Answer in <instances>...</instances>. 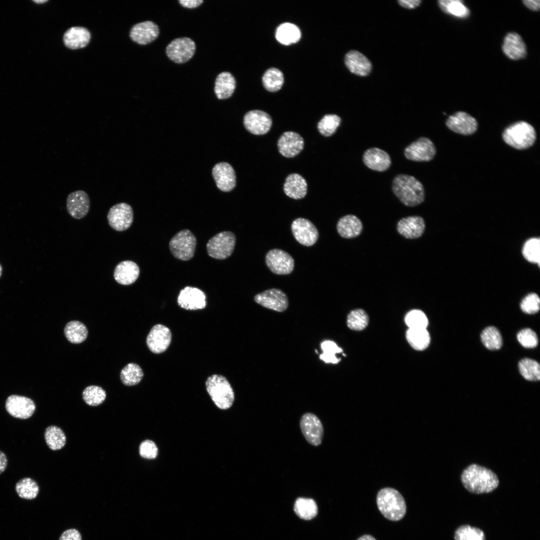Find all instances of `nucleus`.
<instances>
[{
    "instance_id": "nucleus-1",
    "label": "nucleus",
    "mask_w": 540,
    "mask_h": 540,
    "mask_svg": "<svg viewBox=\"0 0 540 540\" xmlns=\"http://www.w3.org/2000/svg\"><path fill=\"white\" fill-rule=\"evenodd\" d=\"M460 480L467 490L477 494L491 492L499 485L498 478L494 472L475 464L468 466L462 471Z\"/></svg>"
},
{
    "instance_id": "nucleus-2",
    "label": "nucleus",
    "mask_w": 540,
    "mask_h": 540,
    "mask_svg": "<svg viewBox=\"0 0 540 540\" xmlns=\"http://www.w3.org/2000/svg\"><path fill=\"white\" fill-rule=\"evenodd\" d=\"M392 190L399 200L408 206H415L424 199V190L422 183L413 176L400 174L392 181Z\"/></svg>"
},
{
    "instance_id": "nucleus-3",
    "label": "nucleus",
    "mask_w": 540,
    "mask_h": 540,
    "mask_svg": "<svg viewBox=\"0 0 540 540\" xmlns=\"http://www.w3.org/2000/svg\"><path fill=\"white\" fill-rule=\"evenodd\" d=\"M376 500L380 512L390 520H400L406 514V506L404 498L393 488L381 489L377 494Z\"/></svg>"
},
{
    "instance_id": "nucleus-4",
    "label": "nucleus",
    "mask_w": 540,
    "mask_h": 540,
    "mask_svg": "<svg viewBox=\"0 0 540 540\" xmlns=\"http://www.w3.org/2000/svg\"><path fill=\"white\" fill-rule=\"evenodd\" d=\"M502 138L510 146L518 150H524L534 143L536 132L531 124L520 121L506 128L502 133Z\"/></svg>"
},
{
    "instance_id": "nucleus-5",
    "label": "nucleus",
    "mask_w": 540,
    "mask_h": 540,
    "mask_svg": "<svg viewBox=\"0 0 540 540\" xmlns=\"http://www.w3.org/2000/svg\"><path fill=\"white\" fill-rule=\"evenodd\" d=\"M206 386L208 394L218 408L226 410L232 406L234 400V392L224 376L213 374L208 378Z\"/></svg>"
},
{
    "instance_id": "nucleus-6",
    "label": "nucleus",
    "mask_w": 540,
    "mask_h": 540,
    "mask_svg": "<svg viewBox=\"0 0 540 540\" xmlns=\"http://www.w3.org/2000/svg\"><path fill=\"white\" fill-rule=\"evenodd\" d=\"M196 244V240L193 233L188 230H183L171 238L169 247L174 258L186 261L194 256Z\"/></svg>"
},
{
    "instance_id": "nucleus-7",
    "label": "nucleus",
    "mask_w": 540,
    "mask_h": 540,
    "mask_svg": "<svg viewBox=\"0 0 540 540\" xmlns=\"http://www.w3.org/2000/svg\"><path fill=\"white\" fill-rule=\"evenodd\" d=\"M236 242V236L233 232L229 231L220 232L208 241L206 244L207 252L214 258L226 259L232 254Z\"/></svg>"
},
{
    "instance_id": "nucleus-8",
    "label": "nucleus",
    "mask_w": 540,
    "mask_h": 540,
    "mask_svg": "<svg viewBox=\"0 0 540 540\" xmlns=\"http://www.w3.org/2000/svg\"><path fill=\"white\" fill-rule=\"evenodd\" d=\"M196 44L191 38L183 37L172 40L166 46V54L168 58L177 64L188 62L194 55Z\"/></svg>"
},
{
    "instance_id": "nucleus-9",
    "label": "nucleus",
    "mask_w": 540,
    "mask_h": 540,
    "mask_svg": "<svg viewBox=\"0 0 540 540\" xmlns=\"http://www.w3.org/2000/svg\"><path fill=\"white\" fill-rule=\"evenodd\" d=\"M107 218L109 225L114 230L118 232L126 230L133 222L132 208L125 202L116 204L109 210Z\"/></svg>"
},
{
    "instance_id": "nucleus-10",
    "label": "nucleus",
    "mask_w": 540,
    "mask_h": 540,
    "mask_svg": "<svg viewBox=\"0 0 540 540\" xmlns=\"http://www.w3.org/2000/svg\"><path fill=\"white\" fill-rule=\"evenodd\" d=\"M268 268L276 274H288L294 268V260L287 252L278 248L270 250L266 256Z\"/></svg>"
},
{
    "instance_id": "nucleus-11",
    "label": "nucleus",
    "mask_w": 540,
    "mask_h": 540,
    "mask_svg": "<svg viewBox=\"0 0 540 540\" xmlns=\"http://www.w3.org/2000/svg\"><path fill=\"white\" fill-rule=\"evenodd\" d=\"M436 153L434 143L428 138L421 137L406 148L405 156L415 162H428L432 160Z\"/></svg>"
},
{
    "instance_id": "nucleus-12",
    "label": "nucleus",
    "mask_w": 540,
    "mask_h": 540,
    "mask_svg": "<svg viewBox=\"0 0 540 540\" xmlns=\"http://www.w3.org/2000/svg\"><path fill=\"white\" fill-rule=\"evenodd\" d=\"M300 427L302 432L310 444L320 445L322 440L324 428L320 420L312 413H306L301 418Z\"/></svg>"
},
{
    "instance_id": "nucleus-13",
    "label": "nucleus",
    "mask_w": 540,
    "mask_h": 540,
    "mask_svg": "<svg viewBox=\"0 0 540 540\" xmlns=\"http://www.w3.org/2000/svg\"><path fill=\"white\" fill-rule=\"evenodd\" d=\"M5 407L10 416L20 419L30 418L36 408L35 403L32 399L16 394L11 395L7 398Z\"/></svg>"
},
{
    "instance_id": "nucleus-14",
    "label": "nucleus",
    "mask_w": 540,
    "mask_h": 540,
    "mask_svg": "<svg viewBox=\"0 0 540 540\" xmlns=\"http://www.w3.org/2000/svg\"><path fill=\"white\" fill-rule=\"evenodd\" d=\"M291 228L294 238L302 245L312 246L318 238L317 228L307 219L300 218L294 220L292 224Z\"/></svg>"
},
{
    "instance_id": "nucleus-15",
    "label": "nucleus",
    "mask_w": 540,
    "mask_h": 540,
    "mask_svg": "<svg viewBox=\"0 0 540 540\" xmlns=\"http://www.w3.org/2000/svg\"><path fill=\"white\" fill-rule=\"evenodd\" d=\"M272 119L268 113L260 110H252L244 116V124L250 133L263 135L268 133L272 126Z\"/></svg>"
},
{
    "instance_id": "nucleus-16",
    "label": "nucleus",
    "mask_w": 540,
    "mask_h": 540,
    "mask_svg": "<svg viewBox=\"0 0 540 540\" xmlns=\"http://www.w3.org/2000/svg\"><path fill=\"white\" fill-rule=\"evenodd\" d=\"M254 300L266 308L278 312L286 310L288 306L286 294L276 288H270L256 294Z\"/></svg>"
},
{
    "instance_id": "nucleus-17",
    "label": "nucleus",
    "mask_w": 540,
    "mask_h": 540,
    "mask_svg": "<svg viewBox=\"0 0 540 540\" xmlns=\"http://www.w3.org/2000/svg\"><path fill=\"white\" fill-rule=\"evenodd\" d=\"M172 340L170 330L161 324L154 325L146 338V344L150 350L154 354L164 352L168 348Z\"/></svg>"
},
{
    "instance_id": "nucleus-18",
    "label": "nucleus",
    "mask_w": 540,
    "mask_h": 540,
    "mask_svg": "<svg viewBox=\"0 0 540 540\" xmlns=\"http://www.w3.org/2000/svg\"><path fill=\"white\" fill-rule=\"evenodd\" d=\"M446 124L451 130L466 136L474 133L478 126L476 120L464 112H458L450 116Z\"/></svg>"
},
{
    "instance_id": "nucleus-19",
    "label": "nucleus",
    "mask_w": 540,
    "mask_h": 540,
    "mask_svg": "<svg viewBox=\"0 0 540 540\" xmlns=\"http://www.w3.org/2000/svg\"><path fill=\"white\" fill-rule=\"evenodd\" d=\"M304 140L298 133L292 131L284 132L278 142L280 153L284 157L290 158L298 154L303 150Z\"/></svg>"
},
{
    "instance_id": "nucleus-20",
    "label": "nucleus",
    "mask_w": 540,
    "mask_h": 540,
    "mask_svg": "<svg viewBox=\"0 0 540 540\" xmlns=\"http://www.w3.org/2000/svg\"><path fill=\"white\" fill-rule=\"evenodd\" d=\"M205 294L195 287L186 286L182 290L178 298V304L188 310L204 308L206 306Z\"/></svg>"
},
{
    "instance_id": "nucleus-21",
    "label": "nucleus",
    "mask_w": 540,
    "mask_h": 540,
    "mask_svg": "<svg viewBox=\"0 0 540 540\" xmlns=\"http://www.w3.org/2000/svg\"><path fill=\"white\" fill-rule=\"evenodd\" d=\"M212 174L218 189L222 191H231L236 185V176L233 168L228 163L222 162L216 164Z\"/></svg>"
},
{
    "instance_id": "nucleus-22",
    "label": "nucleus",
    "mask_w": 540,
    "mask_h": 540,
    "mask_svg": "<svg viewBox=\"0 0 540 540\" xmlns=\"http://www.w3.org/2000/svg\"><path fill=\"white\" fill-rule=\"evenodd\" d=\"M90 201L88 194L78 190L70 193L66 198V208L68 214L76 219L84 217L89 211Z\"/></svg>"
},
{
    "instance_id": "nucleus-23",
    "label": "nucleus",
    "mask_w": 540,
    "mask_h": 540,
    "mask_svg": "<svg viewBox=\"0 0 540 540\" xmlns=\"http://www.w3.org/2000/svg\"><path fill=\"white\" fill-rule=\"evenodd\" d=\"M159 33L158 26L152 21L147 20L134 26L130 32V37L132 41L145 45L154 41Z\"/></svg>"
},
{
    "instance_id": "nucleus-24",
    "label": "nucleus",
    "mask_w": 540,
    "mask_h": 540,
    "mask_svg": "<svg viewBox=\"0 0 540 540\" xmlns=\"http://www.w3.org/2000/svg\"><path fill=\"white\" fill-rule=\"evenodd\" d=\"M426 224L424 218L420 216H410L403 218L397 223L398 232L408 239H416L424 234Z\"/></svg>"
},
{
    "instance_id": "nucleus-25",
    "label": "nucleus",
    "mask_w": 540,
    "mask_h": 540,
    "mask_svg": "<svg viewBox=\"0 0 540 540\" xmlns=\"http://www.w3.org/2000/svg\"><path fill=\"white\" fill-rule=\"evenodd\" d=\"M364 164L370 169L378 172L387 170L391 164V158L385 151L372 148L366 150L363 155Z\"/></svg>"
},
{
    "instance_id": "nucleus-26",
    "label": "nucleus",
    "mask_w": 540,
    "mask_h": 540,
    "mask_svg": "<svg viewBox=\"0 0 540 540\" xmlns=\"http://www.w3.org/2000/svg\"><path fill=\"white\" fill-rule=\"evenodd\" d=\"M502 49L504 54L513 60L524 58L526 54V46L522 38L518 34L514 32L506 35Z\"/></svg>"
},
{
    "instance_id": "nucleus-27",
    "label": "nucleus",
    "mask_w": 540,
    "mask_h": 540,
    "mask_svg": "<svg viewBox=\"0 0 540 540\" xmlns=\"http://www.w3.org/2000/svg\"><path fill=\"white\" fill-rule=\"evenodd\" d=\"M140 272V268L136 262L126 260L118 264L114 270V277L120 284L130 285L137 280Z\"/></svg>"
},
{
    "instance_id": "nucleus-28",
    "label": "nucleus",
    "mask_w": 540,
    "mask_h": 540,
    "mask_svg": "<svg viewBox=\"0 0 540 540\" xmlns=\"http://www.w3.org/2000/svg\"><path fill=\"white\" fill-rule=\"evenodd\" d=\"M344 62L350 71L358 76H366L372 70L369 60L357 50H350L345 56Z\"/></svg>"
},
{
    "instance_id": "nucleus-29",
    "label": "nucleus",
    "mask_w": 540,
    "mask_h": 540,
    "mask_svg": "<svg viewBox=\"0 0 540 540\" xmlns=\"http://www.w3.org/2000/svg\"><path fill=\"white\" fill-rule=\"evenodd\" d=\"M90 39V34L85 28L74 26L68 30L64 35V42L68 48L76 50L86 46Z\"/></svg>"
},
{
    "instance_id": "nucleus-30",
    "label": "nucleus",
    "mask_w": 540,
    "mask_h": 540,
    "mask_svg": "<svg viewBox=\"0 0 540 540\" xmlns=\"http://www.w3.org/2000/svg\"><path fill=\"white\" fill-rule=\"evenodd\" d=\"M362 228L361 220L353 214H348L342 217L336 224L338 234L346 238L357 237L361 234Z\"/></svg>"
},
{
    "instance_id": "nucleus-31",
    "label": "nucleus",
    "mask_w": 540,
    "mask_h": 540,
    "mask_svg": "<svg viewBox=\"0 0 540 540\" xmlns=\"http://www.w3.org/2000/svg\"><path fill=\"white\" fill-rule=\"evenodd\" d=\"M307 182L305 179L296 173L289 174L284 185L285 194L295 200L304 198L307 193Z\"/></svg>"
},
{
    "instance_id": "nucleus-32",
    "label": "nucleus",
    "mask_w": 540,
    "mask_h": 540,
    "mask_svg": "<svg viewBox=\"0 0 540 540\" xmlns=\"http://www.w3.org/2000/svg\"><path fill=\"white\" fill-rule=\"evenodd\" d=\"M236 86L235 78L230 72H224L218 74L216 79L214 90L220 100L230 98Z\"/></svg>"
},
{
    "instance_id": "nucleus-33",
    "label": "nucleus",
    "mask_w": 540,
    "mask_h": 540,
    "mask_svg": "<svg viewBox=\"0 0 540 540\" xmlns=\"http://www.w3.org/2000/svg\"><path fill=\"white\" fill-rule=\"evenodd\" d=\"M301 38V32L296 24L290 22H284L280 24L276 31V38L280 43L284 45L297 42Z\"/></svg>"
},
{
    "instance_id": "nucleus-34",
    "label": "nucleus",
    "mask_w": 540,
    "mask_h": 540,
    "mask_svg": "<svg viewBox=\"0 0 540 540\" xmlns=\"http://www.w3.org/2000/svg\"><path fill=\"white\" fill-rule=\"evenodd\" d=\"M406 338L410 346L417 350H425L430 340L426 328H408L406 332Z\"/></svg>"
},
{
    "instance_id": "nucleus-35",
    "label": "nucleus",
    "mask_w": 540,
    "mask_h": 540,
    "mask_svg": "<svg viewBox=\"0 0 540 540\" xmlns=\"http://www.w3.org/2000/svg\"><path fill=\"white\" fill-rule=\"evenodd\" d=\"M64 332L69 342L72 344H80L86 338L88 331L83 323L77 320H72L66 324Z\"/></svg>"
},
{
    "instance_id": "nucleus-36",
    "label": "nucleus",
    "mask_w": 540,
    "mask_h": 540,
    "mask_svg": "<svg viewBox=\"0 0 540 540\" xmlns=\"http://www.w3.org/2000/svg\"><path fill=\"white\" fill-rule=\"evenodd\" d=\"M44 436L48 446L53 450L61 449L66 444V436L64 432L56 426L47 427Z\"/></svg>"
},
{
    "instance_id": "nucleus-37",
    "label": "nucleus",
    "mask_w": 540,
    "mask_h": 540,
    "mask_svg": "<svg viewBox=\"0 0 540 540\" xmlns=\"http://www.w3.org/2000/svg\"><path fill=\"white\" fill-rule=\"evenodd\" d=\"M294 510L300 518L308 520L312 519L316 515L318 507L314 500L311 498H300L295 502Z\"/></svg>"
},
{
    "instance_id": "nucleus-38",
    "label": "nucleus",
    "mask_w": 540,
    "mask_h": 540,
    "mask_svg": "<svg viewBox=\"0 0 540 540\" xmlns=\"http://www.w3.org/2000/svg\"><path fill=\"white\" fill-rule=\"evenodd\" d=\"M144 372L142 368L135 363H129L121 370L120 378L123 384L132 386L138 384L142 380Z\"/></svg>"
},
{
    "instance_id": "nucleus-39",
    "label": "nucleus",
    "mask_w": 540,
    "mask_h": 540,
    "mask_svg": "<svg viewBox=\"0 0 540 540\" xmlns=\"http://www.w3.org/2000/svg\"><path fill=\"white\" fill-rule=\"evenodd\" d=\"M16 491L18 496L26 500L35 498L39 492V486L36 482L30 478H24L16 484Z\"/></svg>"
},
{
    "instance_id": "nucleus-40",
    "label": "nucleus",
    "mask_w": 540,
    "mask_h": 540,
    "mask_svg": "<svg viewBox=\"0 0 540 540\" xmlns=\"http://www.w3.org/2000/svg\"><path fill=\"white\" fill-rule=\"evenodd\" d=\"M264 87L270 92L278 90L282 86L284 78L282 72L278 68H270L268 69L262 77Z\"/></svg>"
},
{
    "instance_id": "nucleus-41",
    "label": "nucleus",
    "mask_w": 540,
    "mask_h": 540,
    "mask_svg": "<svg viewBox=\"0 0 540 540\" xmlns=\"http://www.w3.org/2000/svg\"><path fill=\"white\" fill-rule=\"evenodd\" d=\"M480 338L484 346L490 350H498L502 344V337L500 331L493 326L484 328L480 334Z\"/></svg>"
},
{
    "instance_id": "nucleus-42",
    "label": "nucleus",
    "mask_w": 540,
    "mask_h": 540,
    "mask_svg": "<svg viewBox=\"0 0 540 540\" xmlns=\"http://www.w3.org/2000/svg\"><path fill=\"white\" fill-rule=\"evenodd\" d=\"M518 369L521 375L528 380H540V366L535 360L528 358L522 360L518 363Z\"/></svg>"
},
{
    "instance_id": "nucleus-43",
    "label": "nucleus",
    "mask_w": 540,
    "mask_h": 540,
    "mask_svg": "<svg viewBox=\"0 0 540 540\" xmlns=\"http://www.w3.org/2000/svg\"><path fill=\"white\" fill-rule=\"evenodd\" d=\"M440 9L445 13L455 16L464 18L468 16L469 10L460 0H440L438 2Z\"/></svg>"
},
{
    "instance_id": "nucleus-44",
    "label": "nucleus",
    "mask_w": 540,
    "mask_h": 540,
    "mask_svg": "<svg viewBox=\"0 0 540 540\" xmlns=\"http://www.w3.org/2000/svg\"><path fill=\"white\" fill-rule=\"evenodd\" d=\"M341 122V118L334 114H328L318 122L317 128L320 133L324 136H330L336 131Z\"/></svg>"
},
{
    "instance_id": "nucleus-45",
    "label": "nucleus",
    "mask_w": 540,
    "mask_h": 540,
    "mask_svg": "<svg viewBox=\"0 0 540 540\" xmlns=\"http://www.w3.org/2000/svg\"><path fill=\"white\" fill-rule=\"evenodd\" d=\"M454 540H485L484 532L479 528L469 525L458 527L454 534Z\"/></svg>"
},
{
    "instance_id": "nucleus-46",
    "label": "nucleus",
    "mask_w": 540,
    "mask_h": 540,
    "mask_svg": "<svg viewBox=\"0 0 540 540\" xmlns=\"http://www.w3.org/2000/svg\"><path fill=\"white\" fill-rule=\"evenodd\" d=\"M82 398L88 405L97 406L104 401L106 398V392L100 386H90L83 391Z\"/></svg>"
},
{
    "instance_id": "nucleus-47",
    "label": "nucleus",
    "mask_w": 540,
    "mask_h": 540,
    "mask_svg": "<svg viewBox=\"0 0 540 540\" xmlns=\"http://www.w3.org/2000/svg\"><path fill=\"white\" fill-rule=\"evenodd\" d=\"M368 323V315L362 309L354 310L348 316L347 325L352 330H362L367 326Z\"/></svg>"
},
{
    "instance_id": "nucleus-48",
    "label": "nucleus",
    "mask_w": 540,
    "mask_h": 540,
    "mask_svg": "<svg viewBox=\"0 0 540 540\" xmlns=\"http://www.w3.org/2000/svg\"><path fill=\"white\" fill-rule=\"evenodd\" d=\"M320 347L323 352L320 354V358L326 363L335 364L340 360V358H337L336 354L342 352V350L334 342L324 340L321 343Z\"/></svg>"
},
{
    "instance_id": "nucleus-49",
    "label": "nucleus",
    "mask_w": 540,
    "mask_h": 540,
    "mask_svg": "<svg viewBox=\"0 0 540 540\" xmlns=\"http://www.w3.org/2000/svg\"><path fill=\"white\" fill-rule=\"evenodd\" d=\"M526 260L530 262L540 264V240L538 238H531L524 244L522 251Z\"/></svg>"
},
{
    "instance_id": "nucleus-50",
    "label": "nucleus",
    "mask_w": 540,
    "mask_h": 540,
    "mask_svg": "<svg viewBox=\"0 0 540 540\" xmlns=\"http://www.w3.org/2000/svg\"><path fill=\"white\" fill-rule=\"evenodd\" d=\"M404 321L409 328H426L428 324L426 316L420 310H412L408 312Z\"/></svg>"
},
{
    "instance_id": "nucleus-51",
    "label": "nucleus",
    "mask_w": 540,
    "mask_h": 540,
    "mask_svg": "<svg viewBox=\"0 0 540 540\" xmlns=\"http://www.w3.org/2000/svg\"><path fill=\"white\" fill-rule=\"evenodd\" d=\"M520 306L524 312L530 314H536L540 310V298L536 293L529 294L522 299Z\"/></svg>"
},
{
    "instance_id": "nucleus-52",
    "label": "nucleus",
    "mask_w": 540,
    "mask_h": 540,
    "mask_svg": "<svg viewBox=\"0 0 540 540\" xmlns=\"http://www.w3.org/2000/svg\"><path fill=\"white\" fill-rule=\"evenodd\" d=\"M517 339L520 344L526 348H534L538 344L536 333L530 328L520 330L517 334Z\"/></svg>"
},
{
    "instance_id": "nucleus-53",
    "label": "nucleus",
    "mask_w": 540,
    "mask_h": 540,
    "mask_svg": "<svg viewBox=\"0 0 540 540\" xmlns=\"http://www.w3.org/2000/svg\"><path fill=\"white\" fill-rule=\"evenodd\" d=\"M140 456L146 459H154L158 454V449L155 443L152 440H146L143 441L139 448Z\"/></svg>"
},
{
    "instance_id": "nucleus-54",
    "label": "nucleus",
    "mask_w": 540,
    "mask_h": 540,
    "mask_svg": "<svg viewBox=\"0 0 540 540\" xmlns=\"http://www.w3.org/2000/svg\"><path fill=\"white\" fill-rule=\"evenodd\" d=\"M59 540H82V536L78 530L71 528L64 531Z\"/></svg>"
},
{
    "instance_id": "nucleus-55",
    "label": "nucleus",
    "mask_w": 540,
    "mask_h": 540,
    "mask_svg": "<svg viewBox=\"0 0 540 540\" xmlns=\"http://www.w3.org/2000/svg\"><path fill=\"white\" fill-rule=\"evenodd\" d=\"M178 2L184 7L192 8L200 6L204 1L202 0H180Z\"/></svg>"
},
{
    "instance_id": "nucleus-56",
    "label": "nucleus",
    "mask_w": 540,
    "mask_h": 540,
    "mask_svg": "<svg viewBox=\"0 0 540 540\" xmlns=\"http://www.w3.org/2000/svg\"><path fill=\"white\" fill-rule=\"evenodd\" d=\"M420 2L419 0H400L398 2L404 8L412 9L418 6Z\"/></svg>"
},
{
    "instance_id": "nucleus-57",
    "label": "nucleus",
    "mask_w": 540,
    "mask_h": 540,
    "mask_svg": "<svg viewBox=\"0 0 540 540\" xmlns=\"http://www.w3.org/2000/svg\"><path fill=\"white\" fill-rule=\"evenodd\" d=\"M524 4L529 9L536 11L540 8V1L539 0H524L522 1Z\"/></svg>"
},
{
    "instance_id": "nucleus-58",
    "label": "nucleus",
    "mask_w": 540,
    "mask_h": 540,
    "mask_svg": "<svg viewBox=\"0 0 540 540\" xmlns=\"http://www.w3.org/2000/svg\"><path fill=\"white\" fill-rule=\"evenodd\" d=\"M8 465V458L4 452L0 450V474L2 473L6 468Z\"/></svg>"
},
{
    "instance_id": "nucleus-59",
    "label": "nucleus",
    "mask_w": 540,
    "mask_h": 540,
    "mask_svg": "<svg viewBox=\"0 0 540 540\" xmlns=\"http://www.w3.org/2000/svg\"><path fill=\"white\" fill-rule=\"evenodd\" d=\"M356 540H376L373 536H372L371 535L364 534V535H363V536H361L359 538H358Z\"/></svg>"
},
{
    "instance_id": "nucleus-60",
    "label": "nucleus",
    "mask_w": 540,
    "mask_h": 540,
    "mask_svg": "<svg viewBox=\"0 0 540 540\" xmlns=\"http://www.w3.org/2000/svg\"><path fill=\"white\" fill-rule=\"evenodd\" d=\"M34 2L37 3V4H42V3H44V2H48V0H34Z\"/></svg>"
},
{
    "instance_id": "nucleus-61",
    "label": "nucleus",
    "mask_w": 540,
    "mask_h": 540,
    "mask_svg": "<svg viewBox=\"0 0 540 540\" xmlns=\"http://www.w3.org/2000/svg\"><path fill=\"white\" fill-rule=\"evenodd\" d=\"M2 266L1 264H0V278L1 276H2Z\"/></svg>"
}]
</instances>
